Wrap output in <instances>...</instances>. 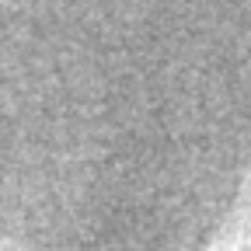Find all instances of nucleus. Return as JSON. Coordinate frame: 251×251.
Wrapping results in <instances>:
<instances>
[{
	"instance_id": "f257e3e1",
	"label": "nucleus",
	"mask_w": 251,
	"mask_h": 251,
	"mask_svg": "<svg viewBox=\"0 0 251 251\" xmlns=\"http://www.w3.org/2000/svg\"><path fill=\"white\" fill-rule=\"evenodd\" d=\"M206 251H251V164L244 168L237 196H234L227 216L220 220L216 234L209 237Z\"/></svg>"
},
{
	"instance_id": "f03ea898",
	"label": "nucleus",
	"mask_w": 251,
	"mask_h": 251,
	"mask_svg": "<svg viewBox=\"0 0 251 251\" xmlns=\"http://www.w3.org/2000/svg\"><path fill=\"white\" fill-rule=\"evenodd\" d=\"M0 251H31V248L21 244V241H14V237H4V234H0Z\"/></svg>"
}]
</instances>
